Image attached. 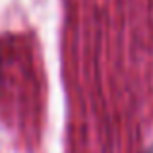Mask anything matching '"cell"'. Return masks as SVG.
Segmentation results:
<instances>
[{
    "label": "cell",
    "mask_w": 153,
    "mask_h": 153,
    "mask_svg": "<svg viewBox=\"0 0 153 153\" xmlns=\"http://www.w3.org/2000/svg\"><path fill=\"white\" fill-rule=\"evenodd\" d=\"M147 153H153V147H151V149H149V151H147Z\"/></svg>",
    "instance_id": "6da1fadb"
}]
</instances>
